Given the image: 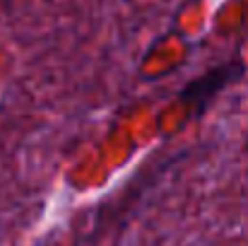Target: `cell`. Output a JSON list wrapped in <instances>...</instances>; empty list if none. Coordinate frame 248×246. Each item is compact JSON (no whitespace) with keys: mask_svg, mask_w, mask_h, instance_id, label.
<instances>
[{"mask_svg":"<svg viewBox=\"0 0 248 246\" xmlns=\"http://www.w3.org/2000/svg\"><path fill=\"white\" fill-rule=\"evenodd\" d=\"M244 70H246V66H244L241 58H232V61H227V63H219L217 68H212V70H207V73H202V75H198L195 80L188 82V84L181 89L178 99H181V104L188 109L190 116H198V114H202V111L210 106V101H212L224 87H229L232 82L239 80V78L244 75Z\"/></svg>","mask_w":248,"mask_h":246,"instance_id":"obj_1","label":"cell"}]
</instances>
